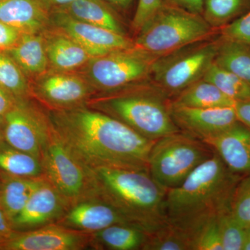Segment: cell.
<instances>
[{"label":"cell","instance_id":"4","mask_svg":"<svg viewBox=\"0 0 250 250\" xmlns=\"http://www.w3.org/2000/svg\"><path fill=\"white\" fill-rule=\"evenodd\" d=\"M86 106L113 117L150 141L180 131L171 117L170 98L151 80L97 94Z\"/></svg>","mask_w":250,"mask_h":250},{"label":"cell","instance_id":"13","mask_svg":"<svg viewBox=\"0 0 250 250\" xmlns=\"http://www.w3.org/2000/svg\"><path fill=\"white\" fill-rule=\"evenodd\" d=\"M91 233L53 223L31 231H18L0 250H80L91 248Z\"/></svg>","mask_w":250,"mask_h":250},{"label":"cell","instance_id":"14","mask_svg":"<svg viewBox=\"0 0 250 250\" xmlns=\"http://www.w3.org/2000/svg\"><path fill=\"white\" fill-rule=\"evenodd\" d=\"M170 112L180 131L202 141L220 134L238 121L234 106L201 108L170 104Z\"/></svg>","mask_w":250,"mask_h":250},{"label":"cell","instance_id":"34","mask_svg":"<svg viewBox=\"0 0 250 250\" xmlns=\"http://www.w3.org/2000/svg\"><path fill=\"white\" fill-rule=\"evenodd\" d=\"M219 35L250 47V10L218 30Z\"/></svg>","mask_w":250,"mask_h":250},{"label":"cell","instance_id":"10","mask_svg":"<svg viewBox=\"0 0 250 250\" xmlns=\"http://www.w3.org/2000/svg\"><path fill=\"white\" fill-rule=\"evenodd\" d=\"M4 117L5 142L40 159L52 128L46 108L33 98L18 100Z\"/></svg>","mask_w":250,"mask_h":250},{"label":"cell","instance_id":"28","mask_svg":"<svg viewBox=\"0 0 250 250\" xmlns=\"http://www.w3.org/2000/svg\"><path fill=\"white\" fill-rule=\"evenodd\" d=\"M0 85L18 100L32 98L30 80L5 51H0Z\"/></svg>","mask_w":250,"mask_h":250},{"label":"cell","instance_id":"38","mask_svg":"<svg viewBox=\"0 0 250 250\" xmlns=\"http://www.w3.org/2000/svg\"><path fill=\"white\" fill-rule=\"evenodd\" d=\"M205 0H163V4L176 6L192 14H203Z\"/></svg>","mask_w":250,"mask_h":250},{"label":"cell","instance_id":"5","mask_svg":"<svg viewBox=\"0 0 250 250\" xmlns=\"http://www.w3.org/2000/svg\"><path fill=\"white\" fill-rule=\"evenodd\" d=\"M218 34V30L202 15L162 4L138 32L134 44L148 53L161 57Z\"/></svg>","mask_w":250,"mask_h":250},{"label":"cell","instance_id":"40","mask_svg":"<svg viewBox=\"0 0 250 250\" xmlns=\"http://www.w3.org/2000/svg\"><path fill=\"white\" fill-rule=\"evenodd\" d=\"M17 102V99L0 85V116H4Z\"/></svg>","mask_w":250,"mask_h":250},{"label":"cell","instance_id":"15","mask_svg":"<svg viewBox=\"0 0 250 250\" xmlns=\"http://www.w3.org/2000/svg\"><path fill=\"white\" fill-rule=\"evenodd\" d=\"M67 208L62 196L45 178L12 223L15 229L41 228L57 223Z\"/></svg>","mask_w":250,"mask_h":250},{"label":"cell","instance_id":"44","mask_svg":"<svg viewBox=\"0 0 250 250\" xmlns=\"http://www.w3.org/2000/svg\"><path fill=\"white\" fill-rule=\"evenodd\" d=\"M4 117L0 116V141H4Z\"/></svg>","mask_w":250,"mask_h":250},{"label":"cell","instance_id":"1","mask_svg":"<svg viewBox=\"0 0 250 250\" xmlns=\"http://www.w3.org/2000/svg\"><path fill=\"white\" fill-rule=\"evenodd\" d=\"M46 111L56 132L88 170L113 167L148 170L149 152L155 141L86 105Z\"/></svg>","mask_w":250,"mask_h":250},{"label":"cell","instance_id":"41","mask_svg":"<svg viewBox=\"0 0 250 250\" xmlns=\"http://www.w3.org/2000/svg\"><path fill=\"white\" fill-rule=\"evenodd\" d=\"M77 0H41L42 6L50 14L52 11L62 9Z\"/></svg>","mask_w":250,"mask_h":250},{"label":"cell","instance_id":"7","mask_svg":"<svg viewBox=\"0 0 250 250\" xmlns=\"http://www.w3.org/2000/svg\"><path fill=\"white\" fill-rule=\"evenodd\" d=\"M157 58L134 45L92 57L77 72L97 94L112 93L151 80Z\"/></svg>","mask_w":250,"mask_h":250},{"label":"cell","instance_id":"46","mask_svg":"<svg viewBox=\"0 0 250 250\" xmlns=\"http://www.w3.org/2000/svg\"><path fill=\"white\" fill-rule=\"evenodd\" d=\"M4 1V0H0V3H1V1Z\"/></svg>","mask_w":250,"mask_h":250},{"label":"cell","instance_id":"16","mask_svg":"<svg viewBox=\"0 0 250 250\" xmlns=\"http://www.w3.org/2000/svg\"><path fill=\"white\" fill-rule=\"evenodd\" d=\"M204 142L213 149L229 170L241 175L250 173V129L241 122Z\"/></svg>","mask_w":250,"mask_h":250},{"label":"cell","instance_id":"36","mask_svg":"<svg viewBox=\"0 0 250 250\" xmlns=\"http://www.w3.org/2000/svg\"><path fill=\"white\" fill-rule=\"evenodd\" d=\"M22 34L16 28L0 21V51L9 50L14 47Z\"/></svg>","mask_w":250,"mask_h":250},{"label":"cell","instance_id":"2","mask_svg":"<svg viewBox=\"0 0 250 250\" xmlns=\"http://www.w3.org/2000/svg\"><path fill=\"white\" fill-rule=\"evenodd\" d=\"M241 177L229 170L215 152L179 187L167 190L164 201L167 223L187 231L192 238L206 222L231 209Z\"/></svg>","mask_w":250,"mask_h":250},{"label":"cell","instance_id":"29","mask_svg":"<svg viewBox=\"0 0 250 250\" xmlns=\"http://www.w3.org/2000/svg\"><path fill=\"white\" fill-rule=\"evenodd\" d=\"M202 79L213 83L235 102L250 100V85L214 62L208 67Z\"/></svg>","mask_w":250,"mask_h":250},{"label":"cell","instance_id":"39","mask_svg":"<svg viewBox=\"0 0 250 250\" xmlns=\"http://www.w3.org/2000/svg\"><path fill=\"white\" fill-rule=\"evenodd\" d=\"M234 109L238 121L250 129V100L236 102Z\"/></svg>","mask_w":250,"mask_h":250},{"label":"cell","instance_id":"25","mask_svg":"<svg viewBox=\"0 0 250 250\" xmlns=\"http://www.w3.org/2000/svg\"><path fill=\"white\" fill-rule=\"evenodd\" d=\"M214 62L250 85V47L218 35Z\"/></svg>","mask_w":250,"mask_h":250},{"label":"cell","instance_id":"3","mask_svg":"<svg viewBox=\"0 0 250 250\" xmlns=\"http://www.w3.org/2000/svg\"><path fill=\"white\" fill-rule=\"evenodd\" d=\"M94 199L113 207L126 223L149 234L167 223L164 201L167 190L149 170L99 167L90 170Z\"/></svg>","mask_w":250,"mask_h":250},{"label":"cell","instance_id":"18","mask_svg":"<svg viewBox=\"0 0 250 250\" xmlns=\"http://www.w3.org/2000/svg\"><path fill=\"white\" fill-rule=\"evenodd\" d=\"M42 34L49 70L77 72L92 58L75 39L57 28L50 26Z\"/></svg>","mask_w":250,"mask_h":250},{"label":"cell","instance_id":"8","mask_svg":"<svg viewBox=\"0 0 250 250\" xmlns=\"http://www.w3.org/2000/svg\"><path fill=\"white\" fill-rule=\"evenodd\" d=\"M40 160L46 180L59 192L68 208L94 199L90 170L73 155L52 125Z\"/></svg>","mask_w":250,"mask_h":250},{"label":"cell","instance_id":"45","mask_svg":"<svg viewBox=\"0 0 250 250\" xmlns=\"http://www.w3.org/2000/svg\"><path fill=\"white\" fill-rule=\"evenodd\" d=\"M1 179H0V190H1Z\"/></svg>","mask_w":250,"mask_h":250},{"label":"cell","instance_id":"35","mask_svg":"<svg viewBox=\"0 0 250 250\" xmlns=\"http://www.w3.org/2000/svg\"><path fill=\"white\" fill-rule=\"evenodd\" d=\"M163 4V0H139L133 18L132 27L136 32L155 14Z\"/></svg>","mask_w":250,"mask_h":250},{"label":"cell","instance_id":"19","mask_svg":"<svg viewBox=\"0 0 250 250\" xmlns=\"http://www.w3.org/2000/svg\"><path fill=\"white\" fill-rule=\"evenodd\" d=\"M0 21L22 34H41L50 27V14L41 0H4L0 3Z\"/></svg>","mask_w":250,"mask_h":250},{"label":"cell","instance_id":"27","mask_svg":"<svg viewBox=\"0 0 250 250\" xmlns=\"http://www.w3.org/2000/svg\"><path fill=\"white\" fill-rule=\"evenodd\" d=\"M250 10V0H205L202 16L216 30Z\"/></svg>","mask_w":250,"mask_h":250},{"label":"cell","instance_id":"11","mask_svg":"<svg viewBox=\"0 0 250 250\" xmlns=\"http://www.w3.org/2000/svg\"><path fill=\"white\" fill-rule=\"evenodd\" d=\"M31 97L47 109L84 106L96 92L80 73L49 70L31 80Z\"/></svg>","mask_w":250,"mask_h":250},{"label":"cell","instance_id":"31","mask_svg":"<svg viewBox=\"0 0 250 250\" xmlns=\"http://www.w3.org/2000/svg\"><path fill=\"white\" fill-rule=\"evenodd\" d=\"M223 250H243L246 229L233 216L231 209L217 216Z\"/></svg>","mask_w":250,"mask_h":250},{"label":"cell","instance_id":"17","mask_svg":"<svg viewBox=\"0 0 250 250\" xmlns=\"http://www.w3.org/2000/svg\"><path fill=\"white\" fill-rule=\"evenodd\" d=\"M55 223L86 233L98 232L114 224H128L113 207L98 199L71 206Z\"/></svg>","mask_w":250,"mask_h":250},{"label":"cell","instance_id":"24","mask_svg":"<svg viewBox=\"0 0 250 250\" xmlns=\"http://www.w3.org/2000/svg\"><path fill=\"white\" fill-rule=\"evenodd\" d=\"M236 102L218 87L201 79L170 99L171 104L192 108H220L234 106Z\"/></svg>","mask_w":250,"mask_h":250},{"label":"cell","instance_id":"12","mask_svg":"<svg viewBox=\"0 0 250 250\" xmlns=\"http://www.w3.org/2000/svg\"><path fill=\"white\" fill-rule=\"evenodd\" d=\"M50 26L71 36L92 57L135 45L128 36L83 22L59 10L50 13Z\"/></svg>","mask_w":250,"mask_h":250},{"label":"cell","instance_id":"9","mask_svg":"<svg viewBox=\"0 0 250 250\" xmlns=\"http://www.w3.org/2000/svg\"><path fill=\"white\" fill-rule=\"evenodd\" d=\"M218 35L158 57L153 65L152 83L171 99L201 80L214 62Z\"/></svg>","mask_w":250,"mask_h":250},{"label":"cell","instance_id":"30","mask_svg":"<svg viewBox=\"0 0 250 250\" xmlns=\"http://www.w3.org/2000/svg\"><path fill=\"white\" fill-rule=\"evenodd\" d=\"M145 250H192L191 236L168 223L148 234Z\"/></svg>","mask_w":250,"mask_h":250},{"label":"cell","instance_id":"21","mask_svg":"<svg viewBox=\"0 0 250 250\" xmlns=\"http://www.w3.org/2000/svg\"><path fill=\"white\" fill-rule=\"evenodd\" d=\"M42 33L22 34L14 47L5 51L22 69L30 82L49 70Z\"/></svg>","mask_w":250,"mask_h":250},{"label":"cell","instance_id":"42","mask_svg":"<svg viewBox=\"0 0 250 250\" xmlns=\"http://www.w3.org/2000/svg\"><path fill=\"white\" fill-rule=\"evenodd\" d=\"M116 9L126 10L132 4L134 0H104Z\"/></svg>","mask_w":250,"mask_h":250},{"label":"cell","instance_id":"32","mask_svg":"<svg viewBox=\"0 0 250 250\" xmlns=\"http://www.w3.org/2000/svg\"><path fill=\"white\" fill-rule=\"evenodd\" d=\"M231 210L244 228L250 227V173L241 177L233 192Z\"/></svg>","mask_w":250,"mask_h":250},{"label":"cell","instance_id":"22","mask_svg":"<svg viewBox=\"0 0 250 250\" xmlns=\"http://www.w3.org/2000/svg\"><path fill=\"white\" fill-rule=\"evenodd\" d=\"M91 248L111 250H143L148 233L129 224H114L91 233Z\"/></svg>","mask_w":250,"mask_h":250},{"label":"cell","instance_id":"33","mask_svg":"<svg viewBox=\"0 0 250 250\" xmlns=\"http://www.w3.org/2000/svg\"><path fill=\"white\" fill-rule=\"evenodd\" d=\"M192 250H223L217 217L201 225L192 235Z\"/></svg>","mask_w":250,"mask_h":250},{"label":"cell","instance_id":"26","mask_svg":"<svg viewBox=\"0 0 250 250\" xmlns=\"http://www.w3.org/2000/svg\"><path fill=\"white\" fill-rule=\"evenodd\" d=\"M0 172L17 177L38 178L44 177L41 160L0 141Z\"/></svg>","mask_w":250,"mask_h":250},{"label":"cell","instance_id":"37","mask_svg":"<svg viewBox=\"0 0 250 250\" xmlns=\"http://www.w3.org/2000/svg\"><path fill=\"white\" fill-rule=\"evenodd\" d=\"M12 221L0 206V248L16 235Z\"/></svg>","mask_w":250,"mask_h":250},{"label":"cell","instance_id":"20","mask_svg":"<svg viewBox=\"0 0 250 250\" xmlns=\"http://www.w3.org/2000/svg\"><path fill=\"white\" fill-rule=\"evenodd\" d=\"M58 10L83 22L128 36L124 23L116 9L104 0H77Z\"/></svg>","mask_w":250,"mask_h":250},{"label":"cell","instance_id":"23","mask_svg":"<svg viewBox=\"0 0 250 250\" xmlns=\"http://www.w3.org/2000/svg\"><path fill=\"white\" fill-rule=\"evenodd\" d=\"M44 179L45 177L31 178L0 172V206L11 221L22 210Z\"/></svg>","mask_w":250,"mask_h":250},{"label":"cell","instance_id":"6","mask_svg":"<svg viewBox=\"0 0 250 250\" xmlns=\"http://www.w3.org/2000/svg\"><path fill=\"white\" fill-rule=\"evenodd\" d=\"M214 153L201 140L177 131L154 142L149 152L148 170L156 183L170 190L182 184Z\"/></svg>","mask_w":250,"mask_h":250},{"label":"cell","instance_id":"43","mask_svg":"<svg viewBox=\"0 0 250 250\" xmlns=\"http://www.w3.org/2000/svg\"><path fill=\"white\" fill-rule=\"evenodd\" d=\"M243 250H250V227L246 229V235L245 238Z\"/></svg>","mask_w":250,"mask_h":250}]
</instances>
